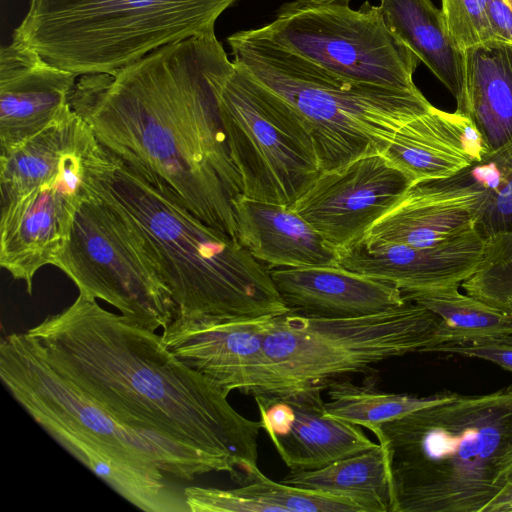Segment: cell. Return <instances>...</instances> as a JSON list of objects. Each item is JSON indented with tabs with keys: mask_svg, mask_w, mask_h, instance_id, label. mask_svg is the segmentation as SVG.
<instances>
[{
	"mask_svg": "<svg viewBox=\"0 0 512 512\" xmlns=\"http://www.w3.org/2000/svg\"><path fill=\"white\" fill-rule=\"evenodd\" d=\"M389 29L454 96L464 100V52L453 41L442 10L431 0H380Z\"/></svg>",
	"mask_w": 512,
	"mask_h": 512,
	"instance_id": "obj_25",
	"label": "cell"
},
{
	"mask_svg": "<svg viewBox=\"0 0 512 512\" xmlns=\"http://www.w3.org/2000/svg\"><path fill=\"white\" fill-rule=\"evenodd\" d=\"M227 42L233 62L303 119L321 171L383 154L400 127L433 107L419 89L387 88L337 76L256 29L236 32Z\"/></svg>",
	"mask_w": 512,
	"mask_h": 512,
	"instance_id": "obj_6",
	"label": "cell"
},
{
	"mask_svg": "<svg viewBox=\"0 0 512 512\" xmlns=\"http://www.w3.org/2000/svg\"><path fill=\"white\" fill-rule=\"evenodd\" d=\"M411 186L383 154L322 171L291 208L337 248L360 239Z\"/></svg>",
	"mask_w": 512,
	"mask_h": 512,
	"instance_id": "obj_12",
	"label": "cell"
},
{
	"mask_svg": "<svg viewBox=\"0 0 512 512\" xmlns=\"http://www.w3.org/2000/svg\"><path fill=\"white\" fill-rule=\"evenodd\" d=\"M83 191L54 266L79 293L104 300L144 328L165 329L174 319L175 305L139 233L120 211Z\"/></svg>",
	"mask_w": 512,
	"mask_h": 512,
	"instance_id": "obj_11",
	"label": "cell"
},
{
	"mask_svg": "<svg viewBox=\"0 0 512 512\" xmlns=\"http://www.w3.org/2000/svg\"><path fill=\"white\" fill-rule=\"evenodd\" d=\"M505 341L512 342V335H511V336H509V337H507V338L505 339Z\"/></svg>",
	"mask_w": 512,
	"mask_h": 512,
	"instance_id": "obj_35",
	"label": "cell"
},
{
	"mask_svg": "<svg viewBox=\"0 0 512 512\" xmlns=\"http://www.w3.org/2000/svg\"><path fill=\"white\" fill-rule=\"evenodd\" d=\"M486 8L496 39L512 42V9L507 0H486Z\"/></svg>",
	"mask_w": 512,
	"mask_h": 512,
	"instance_id": "obj_33",
	"label": "cell"
},
{
	"mask_svg": "<svg viewBox=\"0 0 512 512\" xmlns=\"http://www.w3.org/2000/svg\"><path fill=\"white\" fill-rule=\"evenodd\" d=\"M238 0H30L12 34L78 77L111 73L167 44L215 33Z\"/></svg>",
	"mask_w": 512,
	"mask_h": 512,
	"instance_id": "obj_7",
	"label": "cell"
},
{
	"mask_svg": "<svg viewBox=\"0 0 512 512\" xmlns=\"http://www.w3.org/2000/svg\"><path fill=\"white\" fill-rule=\"evenodd\" d=\"M79 77L17 41L0 49V152L61 119Z\"/></svg>",
	"mask_w": 512,
	"mask_h": 512,
	"instance_id": "obj_17",
	"label": "cell"
},
{
	"mask_svg": "<svg viewBox=\"0 0 512 512\" xmlns=\"http://www.w3.org/2000/svg\"><path fill=\"white\" fill-rule=\"evenodd\" d=\"M289 313L318 319L370 315L403 305L401 290L341 266L269 268Z\"/></svg>",
	"mask_w": 512,
	"mask_h": 512,
	"instance_id": "obj_19",
	"label": "cell"
},
{
	"mask_svg": "<svg viewBox=\"0 0 512 512\" xmlns=\"http://www.w3.org/2000/svg\"><path fill=\"white\" fill-rule=\"evenodd\" d=\"M472 170L485 189L475 220L477 233L486 239L512 230V141L486 154Z\"/></svg>",
	"mask_w": 512,
	"mask_h": 512,
	"instance_id": "obj_29",
	"label": "cell"
},
{
	"mask_svg": "<svg viewBox=\"0 0 512 512\" xmlns=\"http://www.w3.org/2000/svg\"><path fill=\"white\" fill-rule=\"evenodd\" d=\"M0 378L23 409L64 449L125 500L145 512H190L184 489L192 481L233 468L167 436L118 421L58 375L25 333L0 344Z\"/></svg>",
	"mask_w": 512,
	"mask_h": 512,
	"instance_id": "obj_4",
	"label": "cell"
},
{
	"mask_svg": "<svg viewBox=\"0 0 512 512\" xmlns=\"http://www.w3.org/2000/svg\"><path fill=\"white\" fill-rule=\"evenodd\" d=\"M216 98L243 195L294 204L322 172L303 119L233 61L217 82Z\"/></svg>",
	"mask_w": 512,
	"mask_h": 512,
	"instance_id": "obj_9",
	"label": "cell"
},
{
	"mask_svg": "<svg viewBox=\"0 0 512 512\" xmlns=\"http://www.w3.org/2000/svg\"><path fill=\"white\" fill-rule=\"evenodd\" d=\"M87 150L56 181L1 204L0 265L15 280L23 281L30 295L37 271L54 265L68 241L84 195L83 158Z\"/></svg>",
	"mask_w": 512,
	"mask_h": 512,
	"instance_id": "obj_13",
	"label": "cell"
},
{
	"mask_svg": "<svg viewBox=\"0 0 512 512\" xmlns=\"http://www.w3.org/2000/svg\"><path fill=\"white\" fill-rule=\"evenodd\" d=\"M236 238L268 268L339 266L338 248L291 206L239 195L233 201Z\"/></svg>",
	"mask_w": 512,
	"mask_h": 512,
	"instance_id": "obj_21",
	"label": "cell"
},
{
	"mask_svg": "<svg viewBox=\"0 0 512 512\" xmlns=\"http://www.w3.org/2000/svg\"><path fill=\"white\" fill-rule=\"evenodd\" d=\"M459 287L402 292L403 298L440 318L436 336L443 344L475 345L503 341L512 335V318L487 303L462 294Z\"/></svg>",
	"mask_w": 512,
	"mask_h": 512,
	"instance_id": "obj_26",
	"label": "cell"
},
{
	"mask_svg": "<svg viewBox=\"0 0 512 512\" xmlns=\"http://www.w3.org/2000/svg\"><path fill=\"white\" fill-rule=\"evenodd\" d=\"M461 287L512 318V230L484 239L481 261Z\"/></svg>",
	"mask_w": 512,
	"mask_h": 512,
	"instance_id": "obj_30",
	"label": "cell"
},
{
	"mask_svg": "<svg viewBox=\"0 0 512 512\" xmlns=\"http://www.w3.org/2000/svg\"><path fill=\"white\" fill-rule=\"evenodd\" d=\"M190 512H367L345 494L311 490L275 482L259 468L240 488H184Z\"/></svg>",
	"mask_w": 512,
	"mask_h": 512,
	"instance_id": "obj_24",
	"label": "cell"
},
{
	"mask_svg": "<svg viewBox=\"0 0 512 512\" xmlns=\"http://www.w3.org/2000/svg\"><path fill=\"white\" fill-rule=\"evenodd\" d=\"M484 512H512V465L502 489L488 504Z\"/></svg>",
	"mask_w": 512,
	"mask_h": 512,
	"instance_id": "obj_34",
	"label": "cell"
},
{
	"mask_svg": "<svg viewBox=\"0 0 512 512\" xmlns=\"http://www.w3.org/2000/svg\"><path fill=\"white\" fill-rule=\"evenodd\" d=\"M324 389L309 386L253 396L262 429L290 471L319 469L378 445L359 426L327 415Z\"/></svg>",
	"mask_w": 512,
	"mask_h": 512,
	"instance_id": "obj_14",
	"label": "cell"
},
{
	"mask_svg": "<svg viewBox=\"0 0 512 512\" xmlns=\"http://www.w3.org/2000/svg\"><path fill=\"white\" fill-rule=\"evenodd\" d=\"M428 352H444L479 358L512 371V342L505 340L475 345L443 344L430 348Z\"/></svg>",
	"mask_w": 512,
	"mask_h": 512,
	"instance_id": "obj_32",
	"label": "cell"
},
{
	"mask_svg": "<svg viewBox=\"0 0 512 512\" xmlns=\"http://www.w3.org/2000/svg\"><path fill=\"white\" fill-rule=\"evenodd\" d=\"M95 137L72 109L39 133L0 152L1 204L56 181Z\"/></svg>",
	"mask_w": 512,
	"mask_h": 512,
	"instance_id": "obj_22",
	"label": "cell"
},
{
	"mask_svg": "<svg viewBox=\"0 0 512 512\" xmlns=\"http://www.w3.org/2000/svg\"><path fill=\"white\" fill-rule=\"evenodd\" d=\"M351 0H293L257 28L278 46L354 82L418 89L419 58L387 26L380 6Z\"/></svg>",
	"mask_w": 512,
	"mask_h": 512,
	"instance_id": "obj_10",
	"label": "cell"
},
{
	"mask_svg": "<svg viewBox=\"0 0 512 512\" xmlns=\"http://www.w3.org/2000/svg\"><path fill=\"white\" fill-rule=\"evenodd\" d=\"M440 318L406 301L386 311L344 319L292 313L270 318L265 350L284 391L326 386L375 364L440 345Z\"/></svg>",
	"mask_w": 512,
	"mask_h": 512,
	"instance_id": "obj_8",
	"label": "cell"
},
{
	"mask_svg": "<svg viewBox=\"0 0 512 512\" xmlns=\"http://www.w3.org/2000/svg\"><path fill=\"white\" fill-rule=\"evenodd\" d=\"M488 154L471 119L432 107L404 124L383 155L411 181L449 178Z\"/></svg>",
	"mask_w": 512,
	"mask_h": 512,
	"instance_id": "obj_20",
	"label": "cell"
},
{
	"mask_svg": "<svg viewBox=\"0 0 512 512\" xmlns=\"http://www.w3.org/2000/svg\"><path fill=\"white\" fill-rule=\"evenodd\" d=\"M449 33L461 51L497 40L487 14L486 0H441Z\"/></svg>",
	"mask_w": 512,
	"mask_h": 512,
	"instance_id": "obj_31",
	"label": "cell"
},
{
	"mask_svg": "<svg viewBox=\"0 0 512 512\" xmlns=\"http://www.w3.org/2000/svg\"><path fill=\"white\" fill-rule=\"evenodd\" d=\"M484 200L471 166L449 178L417 182L360 239L434 247L476 230Z\"/></svg>",
	"mask_w": 512,
	"mask_h": 512,
	"instance_id": "obj_16",
	"label": "cell"
},
{
	"mask_svg": "<svg viewBox=\"0 0 512 512\" xmlns=\"http://www.w3.org/2000/svg\"><path fill=\"white\" fill-rule=\"evenodd\" d=\"M83 188L134 225L170 291L176 324H217L289 312L270 276L237 240L200 220L96 141Z\"/></svg>",
	"mask_w": 512,
	"mask_h": 512,
	"instance_id": "obj_3",
	"label": "cell"
},
{
	"mask_svg": "<svg viewBox=\"0 0 512 512\" xmlns=\"http://www.w3.org/2000/svg\"><path fill=\"white\" fill-rule=\"evenodd\" d=\"M281 482L348 495L359 501L367 512H390V475L385 452L379 443L319 469L290 471Z\"/></svg>",
	"mask_w": 512,
	"mask_h": 512,
	"instance_id": "obj_27",
	"label": "cell"
},
{
	"mask_svg": "<svg viewBox=\"0 0 512 512\" xmlns=\"http://www.w3.org/2000/svg\"><path fill=\"white\" fill-rule=\"evenodd\" d=\"M270 318L209 325L170 323L161 337L173 354L228 394L282 392L283 384L265 350Z\"/></svg>",
	"mask_w": 512,
	"mask_h": 512,
	"instance_id": "obj_15",
	"label": "cell"
},
{
	"mask_svg": "<svg viewBox=\"0 0 512 512\" xmlns=\"http://www.w3.org/2000/svg\"><path fill=\"white\" fill-rule=\"evenodd\" d=\"M507 2L509 3L511 9H512V0H507Z\"/></svg>",
	"mask_w": 512,
	"mask_h": 512,
	"instance_id": "obj_36",
	"label": "cell"
},
{
	"mask_svg": "<svg viewBox=\"0 0 512 512\" xmlns=\"http://www.w3.org/2000/svg\"><path fill=\"white\" fill-rule=\"evenodd\" d=\"M483 249L484 239L473 230L434 247L358 239L338 251L339 266L404 292L461 286L476 271Z\"/></svg>",
	"mask_w": 512,
	"mask_h": 512,
	"instance_id": "obj_18",
	"label": "cell"
},
{
	"mask_svg": "<svg viewBox=\"0 0 512 512\" xmlns=\"http://www.w3.org/2000/svg\"><path fill=\"white\" fill-rule=\"evenodd\" d=\"M489 152L512 141V42L492 40L464 51V100Z\"/></svg>",
	"mask_w": 512,
	"mask_h": 512,
	"instance_id": "obj_23",
	"label": "cell"
},
{
	"mask_svg": "<svg viewBox=\"0 0 512 512\" xmlns=\"http://www.w3.org/2000/svg\"><path fill=\"white\" fill-rule=\"evenodd\" d=\"M370 431L386 455L390 512H484L512 465V385L457 393Z\"/></svg>",
	"mask_w": 512,
	"mask_h": 512,
	"instance_id": "obj_5",
	"label": "cell"
},
{
	"mask_svg": "<svg viewBox=\"0 0 512 512\" xmlns=\"http://www.w3.org/2000/svg\"><path fill=\"white\" fill-rule=\"evenodd\" d=\"M231 65L215 33L192 36L114 72L80 76L70 104L104 150L236 238L233 201L243 185L216 98Z\"/></svg>",
	"mask_w": 512,
	"mask_h": 512,
	"instance_id": "obj_1",
	"label": "cell"
},
{
	"mask_svg": "<svg viewBox=\"0 0 512 512\" xmlns=\"http://www.w3.org/2000/svg\"><path fill=\"white\" fill-rule=\"evenodd\" d=\"M325 389L327 415L369 430L415 410L450 400L457 394L444 392L417 397L389 393L378 390L372 383L356 385L346 378L331 381Z\"/></svg>",
	"mask_w": 512,
	"mask_h": 512,
	"instance_id": "obj_28",
	"label": "cell"
},
{
	"mask_svg": "<svg viewBox=\"0 0 512 512\" xmlns=\"http://www.w3.org/2000/svg\"><path fill=\"white\" fill-rule=\"evenodd\" d=\"M26 334L58 375L118 421L225 461L239 485L257 466L260 420L238 413L228 393L173 354L155 331L79 293Z\"/></svg>",
	"mask_w": 512,
	"mask_h": 512,
	"instance_id": "obj_2",
	"label": "cell"
}]
</instances>
